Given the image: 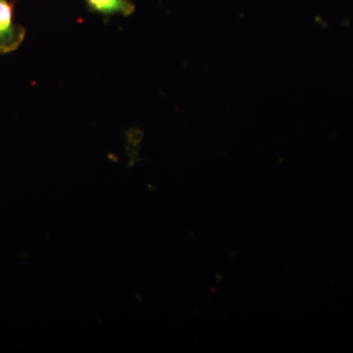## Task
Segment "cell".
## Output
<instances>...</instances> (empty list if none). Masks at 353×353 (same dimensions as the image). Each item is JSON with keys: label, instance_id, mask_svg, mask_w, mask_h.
Segmentation results:
<instances>
[{"label": "cell", "instance_id": "cell-1", "mask_svg": "<svg viewBox=\"0 0 353 353\" xmlns=\"http://www.w3.org/2000/svg\"><path fill=\"white\" fill-rule=\"evenodd\" d=\"M24 28L14 23V6L10 0H0V53L17 50L24 41Z\"/></svg>", "mask_w": 353, "mask_h": 353}, {"label": "cell", "instance_id": "cell-2", "mask_svg": "<svg viewBox=\"0 0 353 353\" xmlns=\"http://www.w3.org/2000/svg\"><path fill=\"white\" fill-rule=\"evenodd\" d=\"M88 8L92 12L101 14L104 16L132 15L134 13V3L131 0H85Z\"/></svg>", "mask_w": 353, "mask_h": 353}]
</instances>
